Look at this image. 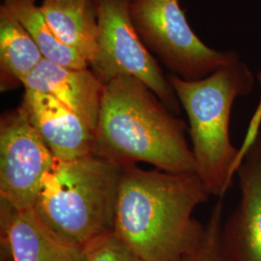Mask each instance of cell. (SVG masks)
<instances>
[{"mask_svg": "<svg viewBox=\"0 0 261 261\" xmlns=\"http://www.w3.org/2000/svg\"><path fill=\"white\" fill-rule=\"evenodd\" d=\"M210 196L197 173L123 168L113 231L142 261H183L204 236L194 212Z\"/></svg>", "mask_w": 261, "mask_h": 261, "instance_id": "obj_1", "label": "cell"}, {"mask_svg": "<svg viewBox=\"0 0 261 261\" xmlns=\"http://www.w3.org/2000/svg\"><path fill=\"white\" fill-rule=\"evenodd\" d=\"M187 125L140 81L119 76L105 84L94 154L122 168L142 162L172 173H196Z\"/></svg>", "mask_w": 261, "mask_h": 261, "instance_id": "obj_2", "label": "cell"}, {"mask_svg": "<svg viewBox=\"0 0 261 261\" xmlns=\"http://www.w3.org/2000/svg\"><path fill=\"white\" fill-rule=\"evenodd\" d=\"M168 80L189 120L196 173L210 195L221 198L231 187L240 154L230 138L231 111L238 97L252 92V70L238 57L200 80Z\"/></svg>", "mask_w": 261, "mask_h": 261, "instance_id": "obj_3", "label": "cell"}, {"mask_svg": "<svg viewBox=\"0 0 261 261\" xmlns=\"http://www.w3.org/2000/svg\"><path fill=\"white\" fill-rule=\"evenodd\" d=\"M123 168L92 155L56 159L34 210L56 233L85 248L114 228Z\"/></svg>", "mask_w": 261, "mask_h": 261, "instance_id": "obj_4", "label": "cell"}, {"mask_svg": "<svg viewBox=\"0 0 261 261\" xmlns=\"http://www.w3.org/2000/svg\"><path fill=\"white\" fill-rule=\"evenodd\" d=\"M130 14L141 41L171 75L200 80L238 58L208 47L190 27L179 0H133Z\"/></svg>", "mask_w": 261, "mask_h": 261, "instance_id": "obj_5", "label": "cell"}, {"mask_svg": "<svg viewBox=\"0 0 261 261\" xmlns=\"http://www.w3.org/2000/svg\"><path fill=\"white\" fill-rule=\"evenodd\" d=\"M94 2L99 27L98 51L89 68L105 84L119 76L136 77L170 112L178 114L180 103L176 94L134 25L133 0Z\"/></svg>", "mask_w": 261, "mask_h": 261, "instance_id": "obj_6", "label": "cell"}, {"mask_svg": "<svg viewBox=\"0 0 261 261\" xmlns=\"http://www.w3.org/2000/svg\"><path fill=\"white\" fill-rule=\"evenodd\" d=\"M56 158L19 105L0 119V198L15 211L33 209Z\"/></svg>", "mask_w": 261, "mask_h": 261, "instance_id": "obj_7", "label": "cell"}, {"mask_svg": "<svg viewBox=\"0 0 261 261\" xmlns=\"http://www.w3.org/2000/svg\"><path fill=\"white\" fill-rule=\"evenodd\" d=\"M241 196L224 221L222 241L230 261H261V132L240 154Z\"/></svg>", "mask_w": 261, "mask_h": 261, "instance_id": "obj_8", "label": "cell"}, {"mask_svg": "<svg viewBox=\"0 0 261 261\" xmlns=\"http://www.w3.org/2000/svg\"><path fill=\"white\" fill-rule=\"evenodd\" d=\"M20 106L56 159L70 161L95 155L93 129L55 97L24 90Z\"/></svg>", "mask_w": 261, "mask_h": 261, "instance_id": "obj_9", "label": "cell"}, {"mask_svg": "<svg viewBox=\"0 0 261 261\" xmlns=\"http://www.w3.org/2000/svg\"><path fill=\"white\" fill-rule=\"evenodd\" d=\"M1 244L13 261H85L84 248L56 233L36 211H15L1 201Z\"/></svg>", "mask_w": 261, "mask_h": 261, "instance_id": "obj_10", "label": "cell"}, {"mask_svg": "<svg viewBox=\"0 0 261 261\" xmlns=\"http://www.w3.org/2000/svg\"><path fill=\"white\" fill-rule=\"evenodd\" d=\"M23 87L55 97L95 132L105 84L90 68H69L44 58L27 77Z\"/></svg>", "mask_w": 261, "mask_h": 261, "instance_id": "obj_11", "label": "cell"}, {"mask_svg": "<svg viewBox=\"0 0 261 261\" xmlns=\"http://www.w3.org/2000/svg\"><path fill=\"white\" fill-rule=\"evenodd\" d=\"M40 8L58 39L90 67L98 51L99 35L94 0H43Z\"/></svg>", "mask_w": 261, "mask_h": 261, "instance_id": "obj_12", "label": "cell"}, {"mask_svg": "<svg viewBox=\"0 0 261 261\" xmlns=\"http://www.w3.org/2000/svg\"><path fill=\"white\" fill-rule=\"evenodd\" d=\"M44 59L28 30L3 5L0 6V90L23 86Z\"/></svg>", "mask_w": 261, "mask_h": 261, "instance_id": "obj_13", "label": "cell"}, {"mask_svg": "<svg viewBox=\"0 0 261 261\" xmlns=\"http://www.w3.org/2000/svg\"><path fill=\"white\" fill-rule=\"evenodd\" d=\"M1 5L28 30L45 59L69 68H89L83 56L66 46L56 36L35 0H3Z\"/></svg>", "mask_w": 261, "mask_h": 261, "instance_id": "obj_14", "label": "cell"}, {"mask_svg": "<svg viewBox=\"0 0 261 261\" xmlns=\"http://www.w3.org/2000/svg\"><path fill=\"white\" fill-rule=\"evenodd\" d=\"M223 197L214 206L200 244L183 261H230L222 241L224 224Z\"/></svg>", "mask_w": 261, "mask_h": 261, "instance_id": "obj_15", "label": "cell"}, {"mask_svg": "<svg viewBox=\"0 0 261 261\" xmlns=\"http://www.w3.org/2000/svg\"><path fill=\"white\" fill-rule=\"evenodd\" d=\"M85 261H142L113 230L84 248Z\"/></svg>", "mask_w": 261, "mask_h": 261, "instance_id": "obj_16", "label": "cell"}, {"mask_svg": "<svg viewBox=\"0 0 261 261\" xmlns=\"http://www.w3.org/2000/svg\"><path fill=\"white\" fill-rule=\"evenodd\" d=\"M35 1H36V0H35Z\"/></svg>", "mask_w": 261, "mask_h": 261, "instance_id": "obj_17", "label": "cell"}]
</instances>
